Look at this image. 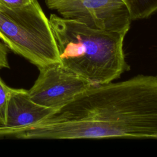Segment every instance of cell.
Wrapping results in <instances>:
<instances>
[{
  "mask_svg": "<svg viewBox=\"0 0 157 157\" xmlns=\"http://www.w3.org/2000/svg\"><path fill=\"white\" fill-rule=\"evenodd\" d=\"M0 40L37 68L59 62L49 20L37 0L17 7L0 2Z\"/></svg>",
  "mask_w": 157,
  "mask_h": 157,
  "instance_id": "3",
  "label": "cell"
},
{
  "mask_svg": "<svg viewBox=\"0 0 157 157\" xmlns=\"http://www.w3.org/2000/svg\"><path fill=\"white\" fill-rule=\"evenodd\" d=\"M7 47L0 40V70L3 68H9V63L7 57Z\"/></svg>",
  "mask_w": 157,
  "mask_h": 157,
  "instance_id": "9",
  "label": "cell"
},
{
  "mask_svg": "<svg viewBox=\"0 0 157 157\" xmlns=\"http://www.w3.org/2000/svg\"><path fill=\"white\" fill-rule=\"evenodd\" d=\"M13 137L157 139V75H137L121 82L91 85Z\"/></svg>",
  "mask_w": 157,
  "mask_h": 157,
  "instance_id": "1",
  "label": "cell"
},
{
  "mask_svg": "<svg viewBox=\"0 0 157 157\" xmlns=\"http://www.w3.org/2000/svg\"><path fill=\"white\" fill-rule=\"evenodd\" d=\"M62 17L90 27L127 34L132 21L125 0H45Z\"/></svg>",
  "mask_w": 157,
  "mask_h": 157,
  "instance_id": "4",
  "label": "cell"
},
{
  "mask_svg": "<svg viewBox=\"0 0 157 157\" xmlns=\"http://www.w3.org/2000/svg\"><path fill=\"white\" fill-rule=\"evenodd\" d=\"M132 20L147 18L157 12V0H125Z\"/></svg>",
  "mask_w": 157,
  "mask_h": 157,
  "instance_id": "7",
  "label": "cell"
},
{
  "mask_svg": "<svg viewBox=\"0 0 157 157\" xmlns=\"http://www.w3.org/2000/svg\"><path fill=\"white\" fill-rule=\"evenodd\" d=\"M55 112L32 101L28 90L13 88L7 106L6 123L0 124V137H11L17 131L42 120Z\"/></svg>",
  "mask_w": 157,
  "mask_h": 157,
  "instance_id": "6",
  "label": "cell"
},
{
  "mask_svg": "<svg viewBox=\"0 0 157 157\" xmlns=\"http://www.w3.org/2000/svg\"><path fill=\"white\" fill-rule=\"evenodd\" d=\"M51 29L59 63L91 85L107 83L129 70L123 50L126 34L90 27L51 14Z\"/></svg>",
  "mask_w": 157,
  "mask_h": 157,
  "instance_id": "2",
  "label": "cell"
},
{
  "mask_svg": "<svg viewBox=\"0 0 157 157\" xmlns=\"http://www.w3.org/2000/svg\"><path fill=\"white\" fill-rule=\"evenodd\" d=\"M32 1L33 0H0L1 3L11 7H17L26 6Z\"/></svg>",
  "mask_w": 157,
  "mask_h": 157,
  "instance_id": "10",
  "label": "cell"
},
{
  "mask_svg": "<svg viewBox=\"0 0 157 157\" xmlns=\"http://www.w3.org/2000/svg\"><path fill=\"white\" fill-rule=\"evenodd\" d=\"M13 88L9 87L0 77V124L6 123L9 101Z\"/></svg>",
  "mask_w": 157,
  "mask_h": 157,
  "instance_id": "8",
  "label": "cell"
},
{
  "mask_svg": "<svg viewBox=\"0 0 157 157\" xmlns=\"http://www.w3.org/2000/svg\"><path fill=\"white\" fill-rule=\"evenodd\" d=\"M38 69L37 78L28 90L29 97L36 103L55 111L93 85L65 69L59 62Z\"/></svg>",
  "mask_w": 157,
  "mask_h": 157,
  "instance_id": "5",
  "label": "cell"
}]
</instances>
